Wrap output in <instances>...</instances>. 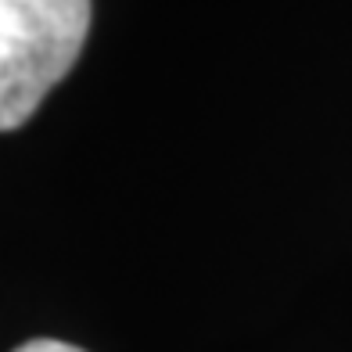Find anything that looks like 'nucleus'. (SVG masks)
Here are the masks:
<instances>
[{
  "mask_svg": "<svg viewBox=\"0 0 352 352\" xmlns=\"http://www.w3.org/2000/svg\"><path fill=\"white\" fill-rule=\"evenodd\" d=\"M90 0H0V133L33 119L76 65Z\"/></svg>",
  "mask_w": 352,
  "mask_h": 352,
  "instance_id": "1",
  "label": "nucleus"
},
{
  "mask_svg": "<svg viewBox=\"0 0 352 352\" xmlns=\"http://www.w3.org/2000/svg\"><path fill=\"white\" fill-rule=\"evenodd\" d=\"M14 352H83V349L65 345V342H54V338H36V342H25V345H19Z\"/></svg>",
  "mask_w": 352,
  "mask_h": 352,
  "instance_id": "2",
  "label": "nucleus"
}]
</instances>
